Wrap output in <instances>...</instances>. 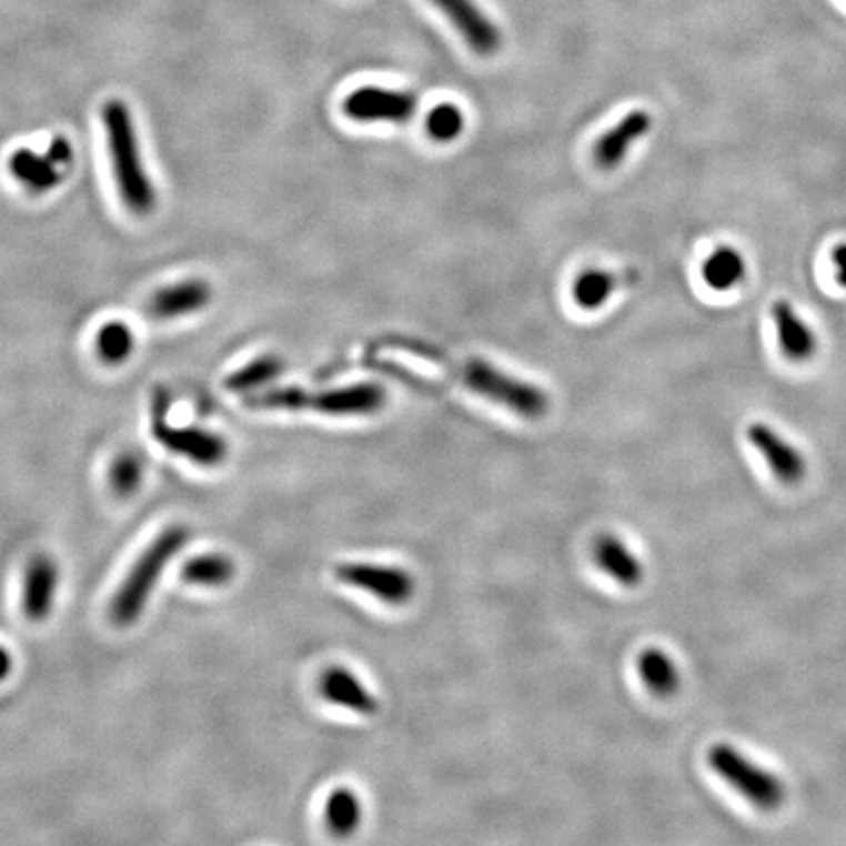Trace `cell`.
Masks as SVG:
<instances>
[{
  "label": "cell",
  "mask_w": 846,
  "mask_h": 846,
  "mask_svg": "<svg viewBox=\"0 0 846 846\" xmlns=\"http://www.w3.org/2000/svg\"><path fill=\"white\" fill-rule=\"evenodd\" d=\"M187 541L189 532L184 527H169L143 551L112 600L110 615L118 625H130L140 617L161 574L165 573L167 564L173 561Z\"/></svg>",
  "instance_id": "277c9868"
},
{
  "label": "cell",
  "mask_w": 846,
  "mask_h": 846,
  "mask_svg": "<svg viewBox=\"0 0 846 846\" xmlns=\"http://www.w3.org/2000/svg\"><path fill=\"white\" fill-rule=\"evenodd\" d=\"M651 130V117L645 110H635L604 133L594 148V161L602 169H615L635 141Z\"/></svg>",
  "instance_id": "9a60e30c"
},
{
  "label": "cell",
  "mask_w": 846,
  "mask_h": 846,
  "mask_svg": "<svg viewBox=\"0 0 846 846\" xmlns=\"http://www.w3.org/2000/svg\"><path fill=\"white\" fill-rule=\"evenodd\" d=\"M391 341L394 348L404 349L414 355L437 363L447 373L453 374L455 379L469 386L471 391L496 402V404L510 407L515 414L523 415L527 420H537V417L547 414L548 399L545 392L533 386V384L512 379L510 374L502 373L484 361L469 359V361L461 363V361L449 357L445 351L433 348L430 343H423V341L404 340V338H392Z\"/></svg>",
  "instance_id": "6da1fadb"
},
{
  "label": "cell",
  "mask_w": 846,
  "mask_h": 846,
  "mask_svg": "<svg viewBox=\"0 0 846 846\" xmlns=\"http://www.w3.org/2000/svg\"><path fill=\"white\" fill-rule=\"evenodd\" d=\"M253 410L320 412L325 415H371L386 404V392L379 384H353L335 391L308 392L302 389H274L253 394L248 402Z\"/></svg>",
  "instance_id": "3957f363"
},
{
  "label": "cell",
  "mask_w": 846,
  "mask_h": 846,
  "mask_svg": "<svg viewBox=\"0 0 846 846\" xmlns=\"http://www.w3.org/2000/svg\"><path fill=\"white\" fill-rule=\"evenodd\" d=\"M102 124L124 207L133 214H148L155 207V191L141 159L132 112L122 100H109L102 109Z\"/></svg>",
  "instance_id": "7a4b0ae2"
},
{
  "label": "cell",
  "mask_w": 846,
  "mask_h": 846,
  "mask_svg": "<svg viewBox=\"0 0 846 846\" xmlns=\"http://www.w3.org/2000/svg\"><path fill=\"white\" fill-rule=\"evenodd\" d=\"M335 578L341 584L363 590L379 597L384 604L404 606L415 592L412 574L396 566H379L371 563H341L335 566Z\"/></svg>",
  "instance_id": "52a82bcc"
},
{
  "label": "cell",
  "mask_w": 846,
  "mask_h": 846,
  "mask_svg": "<svg viewBox=\"0 0 846 846\" xmlns=\"http://www.w3.org/2000/svg\"><path fill=\"white\" fill-rule=\"evenodd\" d=\"M704 281L714 291H729L745 279L747 265L745 259L733 248H719L715 250L702 269Z\"/></svg>",
  "instance_id": "d6986e66"
},
{
  "label": "cell",
  "mask_w": 846,
  "mask_h": 846,
  "mask_svg": "<svg viewBox=\"0 0 846 846\" xmlns=\"http://www.w3.org/2000/svg\"><path fill=\"white\" fill-rule=\"evenodd\" d=\"M58 566L50 556H36L24 581V614L32 622H43L51 614L58 592Z\"/></svg>",
  "instance_id": "4fadbf2b"
},
{
  "label": "cell",
  "mask_w": 846,
  "mask_h": 846,
  "mask_svg": "<svg viewBox=\"0 0 846 846\" xmlns=\"http://www.w3.org/2000/svg\"><path fill=\"white\" fill-rule=\"evenodd\" d=\"M415 104L412 92L363 87L349 94L343 110L357 122H406L414 117Z\"/></svg>",
  "instance_id": "ba28073f"
},
{
  "label": "cell",
  "mask_w": 846,
  "mask_h": 846,
  "mask_svg": "<svg viewBox=\"0 0 846 846\" xmlns=\"http://www.w3.org/2000/svg\"><path fill=\"white\" fill-rule=\"evenodd\" d=\"M707 763L731 788L737 789L741 796L758 809H778L786 797V788L778 776L748 761L747 756L727 743H717L709 748Z\"/></svg>",
  "instance_id": "5b68a950"
},
{
  "label": "cell",
  "mask_w": 846,
  "mask_h": 846,
  "mask_svg": "<svg viewBox=\"0 0 846 846\" xmlns=\"http://www.w3.org/2000/svg\"><path fill=\"white\" fill-rule=\"evenodd\" d=\"M167 400L163 392L155 394L153 414H151V432L158 443L174 455L184 456L197 465L216 466L228 455L224 437L216 433L199 430V427H173L167 423Z\"/></svg>",
  "instance_id": "8992f818"
},
{
  "label": "cell",
  "mask_w": 846,
  "mask_h": 846,
  "mask_svg": "<svg viewBox=\"0 0 846 846\" xmlns=\"http://www.w3.org/2000/svg\"><path fill=\"white\" fill-rule=\"evenodd\" d=\"M210 299H212V289L208 286L207 282L192 279V281L171 284L163 291H159L158 294H153L148 310H150L151 318L174 320V318H183V315L199 312L207 306Z\"/></svg>",
  "instance_id": "5bb4252c"
},
{
  "label": "cell",
  "mask_w": 846,
  "mask_h": 846,
  "mask_svg": "<svg viewBox=\"0 0 846 846\" xmlns=\"http://www.w3.org/2000/svg\"><path fill=\"white\" fill-rule=\"evenodd\" d=\"M12 673V655L4 647H0V682L7 681Z\"/></svg>",
  "instance_id": "f1b7e54d"
},
{
  "label": "cell",
  "mask_w": 846,
  "mask_h": 846,
  "mask_svg": "<svg viewBox=\"0 0 846 846\" xmlns=\"http://www.w3.org/2000/svg\"><path fill=\"white\" fill-rule=\"evenodd\" d=\"M463 128H465V117L455 104H440L427 117V132L433 140H455L456 135L463 132Z\"/></svg>",
  "instance_id": "d4e9b609"
},
{
  "label": "cell",
  "mask_w": 846,
  "mask_h": 846,
  "mask_svg": "<svg viewBox=\"0 0 846 846\" xmlns=\"http://www.w3.org/2000/svg\"><path fill=\"white\" fill-rule=\"evenodd\" d=\"M772 320L778 333L782 353L794 363H807L817 353V335L797 315L786 300H778L772 306Z\"/></svg>",
  "instance_id": "8fae6325"
},
{
  "label": "cell",
  "mask_w": 846,
  "mask_h": 846,
  "mask_svg": "<svg viewBox=\"0 0 846 846\" xmlns=\"http://www.w3.org/2000/svg\"><path fill=\"white\" fill-rule=\"evenodd\" d=\"M320 692L328 702L359 715H374L381 705L379 699L366 689L365 684L343 666H332L325 671L320 681Z\"/></svg>",
  "instance_id": "7c38bea8"
},
{
  "label": "cell",
  "mask_w": 846,
  "mask_h": 846,
  "mask_svg": "<svg viewBox=\"0 0 846 846\" xmlns=\"http://www.w3.org/2000/svg\"><path fill=\"white\" fill-rule=\"evenodd\" d=\"M637 673L653 696L671 697L681 688V671L661 648H645L637 656Z\"/></svg>",
  "instance_id": "ac0fdd59"
},
{
  "label": "cell",
  "mask_w": 846,
  "mask_h": 846,
  "mask_svg": "<svg viewBox=\"0 0 846 846\" xmlns=\"http://www.w3.org/2000/svg\"><path fill=\"white\" fill-rule=\"evenodd\" d=\"M133 333L128 325L122 322H109L100 328L97 335V353L107 365H120L125 359L132 355Z\"/></svg>",
  "instance_id": "7402d4cb"
},
{
  "label": "cell",
  "mask_w": 846,
  "mask_h": 846,
  "mask_svg": "<svg viewBox=\"0 0 846 846\" xmlns=\"http://www.w3.org/2000/svg\"><path fill=\"white\" fill-rule=\"evenodd\" d=\"M594 561L604 573L625 588L639 586L645 578V568L630 547L614 535H602L594 545Z\"/></svg>",
  "instance_id": "2e32d148"
},
{
  "label": "cell",
  "mask_w": 846,
  "mask_h": 846,
  "mask_svg": "<svg viewBox=\"0 0 846 846\" xmlns=\"http://www.w3.org/2000/svg\"><path fill=\"white\" fill-rule=\"evenodd\" d=\"M141 476L143 471H141L140 459L135 455H122L112 465L110 481H112V489L117 490L120 496H130L140 489Z\"/></svg>",
  "instance_id": "484cf974"
},
{
  "label": "cell",
  "mask_w": 846,
  "mask_h": 846,
  "mask_svg": "<svg viewBox=\"0 0 846 846\" xmlns=\"http://www.w3.org/2000/svg\"><path fill=\"white\" fill-rule=\"evenodd\" d=\"M235 564L224 555H200L183 566V578L197 586L218 588L232 581Z\"/></svg>",
  "instance_id": "44dd1931"
},
{
  "label": "cell",
  "mask_w": 846,
  "mask_h": 846,
  "mask_svg": "<svg viewBox=\"0 0 846 846\" xmlns=\"http://www.w3.org/2000/svg\"><path fill=\"white\" fill-rule=\"evenodd\" d=\"M830 261L835 265V276L840 286L846 289V243H840L830 251Z\"/></svg>",
  "instance_id": "83f0119b"
},
{
  "label": "cell",
  "mask_w": 846,
  "mask_h": 846,
  "mask_svg": "<svg viewBox=\"0 0 846 846\" xmlns=\"http://www.w3.org/2000/svg\"><path fill=\"white\" fill-rule=\"evenodd\" d=\"M433 4L455 26L456 32L479 56H492L500 50L498 28L482 12L474 0H433Z\"/></svg>",
  "instance_id": "30bf717a"
},
{
  "label": "cell",
  "mask_w": 846,
  "mask_h": 846,
  "mask_svg": "<svg viewBox=\"0 0 846 846\" xmlns=\"http://www.w3.org/2000/svg\"><path fill=\"white\" fill-rule=\"evenodd\" d=\"M615 289V279L604 271H588L574 282V300L586 310L602 306Z\"/></svg>",
  "instance_id": "cb8c5ba5"
},
{
  "label": "cell",
  "mask_w": 846,
  "mask_h": 846,
  "mask_svg": "<svg viewBox=\"0 0 846 846\" xmlns=\"http://www.w3.org/2000/svg\"><path fill=\"white\" fill-rule=\"evenodd\" d=\"M9 171L18 183L24 184L26 189L33 194L51 191L63 179L61 167L48 155V151L40 155L26 148L10 155Z\"/></svg>",
  "instance_id": "e0dca14e"
},
{
  "label": "cell",
  "mask_w": 846,
  "mask_h": 846,
  "mask_svg": "<svg viewBox=\"0 0 846 846\" xmlns=\"http://www.w3.org/2000/svg\"><path fill=\"white\" fill-rule=\"evenodd\" d=\"M325 823L338 837H349L355 833L363 819V805L357 794L348 788L333 789L325 802Z\"/></svg>",
  "instance_id": "ffe728a7"
},
{
  "label": "cell",
  "mask_w": 846,
  "mask_h": 846,
  "mask_svg": "<svg viewBox=\"0 0 846 846\" xmlns=\"http://www.w3.org/2000/svg\"><path fill=\"white\" fill-rule=\"evenodd\" d=\"M281 371L282 363L279 359L261 357L250 365L243 366L238 373L230 374L225 381V389H230L232 392L255 391L266 382L273 381Z\"/></svg>",
  "instance_id": "603a6c76"
},
{
  "label": "cell",
  "mask_w": 846,
  "mask_h": 846,
  "mask_svg": "<svg viewBox=\"0 0 846 846\" xmlns=\"http://www.w3.org/2000/svg\"><path fill=\"white\" fill-rule=\"evenodd\" d=\"M751 445L763 455L772 474L784 484H797L807 474V463L802 451H797L780 433L774 432L771 425L763 422L751 423L747 430Z\"/></svg>",
  "instance_id": "9c48e42d"
},
{
  "label": "cell",
  "mask_w": 846,
  "mask_h": 846,
  "mask_svg": "<svg viewBox=\"0 0 846 846\" xmlns=\"http://www.w3.org/2000/svg\"><path fill=\"white\" fill-rule=\"evenodd\" d=\"M48 155H50L61 169H66V167L73 163V145H71L66 138H56L50 145V150H48Z\"/></svg>",
  "instance_id": "4316f807"
}]
</instances>
